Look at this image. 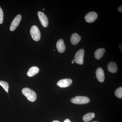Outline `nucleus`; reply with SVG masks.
I'll return each instance as SVG.
<instances>
[{"label": "nucleus", "instance_id": "obj_24", "mask_svg": "<svg viewBox=\"0 0 122 122\" xmlns=\"http://www.w3.org/2000/svg\"><path fill=\"white\" fill-rule=\"evenodd\" d=\"M43 10H44H44H45V9H43Z\"/></svg>", "mask_w": 122, "mask_h": 122}, {"label": "nucleus", "instance_id": "obj_13", "mask_svg": "<svg viewBox=\"0 0 122 122\" xmlns=\"http://www.w3.org/2000/svg\"><path fill=\"white\" fill-rule=\"evenodd\" d=\"M105 52L106 50L104 48H100L97 50L95 52V57L97 60H99L104 55Z\"/></svg>", "mask_w": 122, "mask_h": 122}, {"label": "nucleus", "instance_id": "obj_20", "mask_svg": "<svg viewBox=\"0 0 122 122\" xmlns=\"http://www.w3.org/2000/svg\"><path fill=\"white\" fill-rule=\"evenodd\" d=\"M63 122H71L70 120L69 119H66L64 120Z\"/></svg>", "mask_w": 122, "mask_h": 122}, {"label": "nucleus", "instance_id": "obj_12", "mask_svg": "<svg viewBox=\"0 0 122 122\" xmlns=\"http://www.w3.org/2000/svg\"><path fill=\"white\" fill-rule=\"evenodd\" d=\"M107 69L110 72L115 73L118 69V66L115 62L113 61L110 62L107 65Z\"/></svg>", "mask_w": 122, "mask_h": 122}, {"label": "nucleus", "instance_id": "obj_15", "mask_svg": "<svg viewBox=\"0 0 122 122\" xmlns=\"http://www.w3.org/2000/svg\"><path fill=\"white\" fill-rule=\"evenodd\" d=\"M95 116V114L94 113H87L83 116V120L85 122H89L94 118Z\"/></svg>", "mask_w": 122, "mask_h": 122}, {"label": "nucleus", "instance_id": "obj_11", "mask_svg": "<svg viewBox=\"0 0 122 122\" xmlns=\"http://www.w3.org/2000/svg\"><path fill=\"white\" fill-rule=\"evenodd\" d=\"M81 40V37L77 33H74L70 38L71 44L73 45H77Z\"/></svg>", "mask_w": 122, "mask_h": 122}, {"label": "nucleus", "instance_id": "obj_9", "mask_svg": "<svg viewBox=\"0 0 122 122\" xmlns=\"http://www.w3.org/2000/svg\"><path fill=\"white\" fill-rule=\"evenodd\" d=\"M96 78L99 81L102 82L104 81L105 78V73L101 68H98L96 71Z\"/></svg>", "mask_w": 122, "mask_h": 122}, {"label": "nucleus", "instance_id": "obj_7", "mask_svg": "<svg viewBox=\"0 0 122 122\" xmlns=\"http://www.w3.org/2000/svg\"><path fill=\"white\" fill-rule=\"evenodd\" d=\"M97 17V14L95 12H90L86 15L85 20L88 23H92L95 21Z\"/></svg>", "mask_w": 122, "mask_h": 122}, {"label": "nucleus", "instance_id": "obj_8", "mask_svg": "<svg viewBox=\"0 0 122 122\" xmlns=\"http://www.w3.org/2000/svg\"><path fill=\"white\" fill-rule=\"evenodd\" d=\"M72 82L70 79L66 78L61 79L57 83V85L61 87H66L69 86Z\"/></svg>", "mask_w": 122, "mask_h": 122}, {"label": "nucleus", "instance_id": "obj_25", "mask_svg": "<svg viewBox=\"0 0 122 122\" xmlns=\"http://www.w3.org/2000/svg\"><path fill=\"white\" fill-rule=\"evenodd\" d=\"M73 61H74V59H73Z\"/></svg>", "mask_w": 122, "mask_h": 122}, {"label": "nucleus", "instance_id": "obj_5", "mask_svg": "<svg viewBox=\"0 0 122 122\" xmlns=\"http://www.w3.org/2000/svg\"><path fill=\"white\" fill-rule=\"evenodd\" d=\"M38 15L40 22L43 27L46 28L48 25V18L45 13L41 11L38 12Z\"/></svg>", "mask_w": 122, "mask_h": 122}, {"label": "nucleus", "instance_id": "obj_2", "mask_svg": "<svg viewBox=\"0 0 122 122\" xmlns=\"http://www.w3.org/2000/svg\"><path fill=\"white\" fill-rule=\"evenodd\" d=\"M90 99L84 96H77L71 99V102L72 103L78 105L86 104L89 102Z\"/></svg>", "mask_w": 122, "mask_h": 122}, {"label": "nucleus", "instance_id": "obj_16", "mask_svg": "<svg viewBox=\"0 0 122 122\" xmlns=\"http://www.w3.org/2000/svg\"><path fill=\"white\" fill-rule=\"evenodd\" d=\"M0 85L2 86L7 93L8 92L9 89L8 83L4 81H0Z\"/></svg>", "mask_w": 122, "mask_h": 122}, {"label": "nucleus", "instance_id": "obj_19", "mask_svg": "<svg viewBox=\"0 0 122 122\" xmlns=\"http://www.w3.org/2000/svg\"><path fill=\"white\" fill-rule=\"evenodd\" d=\"M118 11H119L120 12L122 13V6L121 5L118 7L117 9Z\"/></svg>", "mask_w": 122, "mask_h": 122}, {"label": "nucleus", "instance_id": "obj_21", "mask_svg": "<svg viewBox=\"0 0 122 122\" xmlns=\"http://www.w3.org/2000/svg\"><path fill=\"white\" fill-rule=\"evenodd\" d=\"M52 122H60L59 121H57V120H54V121H53Z\"/></svg>", "mask_w": 122, "mask_h": 122}, {"label": "nucleus", "instance_id": "obj_1", "mask_svg": "<svg viewBox=\"0 0 122 122\" xmlns=\"http://www.w3.org/2000/svg\"><path fill=\"white\" fill-rule=\"evenodd\" d=\"M22 92L27 99L30 102H35L36 99V94L35 92L29 88L28 87L24 88L22 90Z\"/></svg>", "mask_w": 122, "mask_h": 122}, {"label": "nucleus", "instance_id": "obj_6", "mask_svg": "<svg viewBox=\"0 0 122 122\" xmlns=\"http://www.w3.org/2000/svg\"><path fill=\"white\" fill-rule=\"evenodd\" d=\"M21 19V16L20 14L17 15L13 20L10 25V30L11 31H13L17 28L20 24Z\"/></svg>", "mask_w": 122, "mask_h": 122}, {"label": "nucleus", "instance_id": "obj_22", "mask_svg": "<svg viewBox=\"0 0 122 122\" xmlns=\"http://www.w3.org/2000/svg\"><path fill=\"white\" fill-rule=\"evenodd\" d=\"M72 63H74V61H72Z\"/></svg>", "mask_w": 122, "mask_h": 122}, {"label": "nucleus", "instance_id": "obj_10", "mask_svg": "<svg viewBox=\"0 0 122 122\" xmlns=\"http://www.w3.org/2000/svg\"><path fill=\"white\" fill-rule=\"evenodd\" d=\"M56 47L58 51L60 53L65 52L66 50V46L64 44V41L62 39H60L56 43Z\"/></svg>", "mask_w": 122, "mask_h": 122}, {"label": "nucleus", "instance_id": "obj_18", "mask_svg": "<svg viewBox=\"0 0 122 122\" xmlns=\"http://www.w3.org/2000/svg\"><path fill=\"white\" fill-rule=\"evenodd\" d=\"M4 20V14L3 11L1 7H0V24L3 23Z\"/></svg>", "mask_w": 122, "mask_h": 122}, {"label": "nucleus", "instance_id": "obj_4", "mask_svg": "<svg viewBox=\"0 0 122 122\" xmlns=\"http://www.w3.org/2000/svg\"><path fill=\"white\" fill-rule=\"evenodd\" d=\"M85 50L83 49H81L78 50L75 55V62L77 64L81 65L83 64Z\"/></svg>", "mask_w": 122, "mask_h": 122}, {"label": "nucleus", "instance_id": "obj_3", "mask_svg": "<svg viewBox=\"0 0 122 122\" xmlns=\"http://www.w3.org/2000/svg\"><path fill=\"white\" fill-rule=\"evenodd\" d=\"M30 35L32 38L36 41L40 40L41 37V34L38 27L36 25H33L30 29Z\"/></svg>", "mask_w": 122, "mask_h": 122}, {"label": "nucleus", "instance_id": "obj_17", "mask_svg": "<svg viewBox=\"0 0 122 122\" xmlns=\"http://www.w3.org/2000/svg\"><path fill=\"white\" fill-rule=\"evenodd\" d=\"M115 96L119 98H122V86L117 88L115 92Z\"/></svg>", "mask_w": 122, "mask_h": 122}, {"label": "nucleus", "instance_id": "obj_23", "mask_svg": "<svg viewBox=\"0 0 122 122\" xmlns=\"http://www.w3.org/2000/svg\"><path fill=\"white\" fill-rule=\"evenodd\" d=\"M97 122V121H94V122Z\"/></svg>", "mask_w": 122, "mask_h": 122}, {"label": "nucleus", "instance_id": "obj_14", "mask_svg": "<svg viewBox=\"0 0 122 122\" xmlns=\"http://www.w3.org/2000/svg\"><path fill=\"white\" fill-rule=\"evenodd\" d=\"M39 69L36 66H32L29 70L27 75L29 77H32L39 72Z\"/></svg>", "mask_w": 122, "mask_h": 122}]
</instances>
